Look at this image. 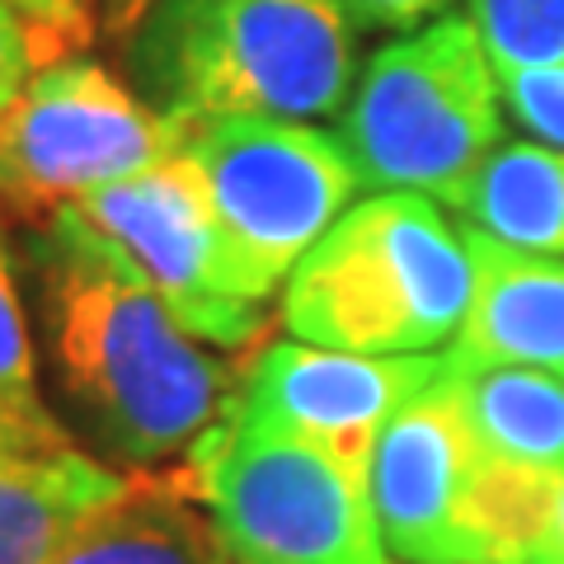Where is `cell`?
Listing matches in <instances>:
<instances>
[{
  "label": "cell",
  "mask_w": 564,
  "mask_h": 564,
  "mask_svg": "<svg viewBox=\"0 0 564 564\" xmlns=\"http://www.w3.org/2000/svg\"><path fill=\"white\" fill-rule=\"evenodd\" d=\"M24 259L57 404L104 466H161L217 429L240 391L236 367L193 339L76 207L39 217Z\"/></svg>",
  "instance_id": "cell-1"
},
{
  "label": "cell",
  "mask_w": 564,
  "mask_h": 564,
  "mask_svg": "<svg viewBox=\"0 0 564 564\" xmlns=\"http://www.w3.org/2000/svg\"><path fill=\"white\" fill-rule=\"evenodd\" d=\"M128 33L132 90L174 137L221 118L321 122L358 80L344 0H147Z\"/></svg>",
  "instance_id": "cell-2"
},
{
  "label": "cell",
  "mask_w": 564,
  "mask_h": 564,
  "mask_svg": "<svg viewBox=\"0 0 564 564\" xmlns=\"http://www.w3.org/2000/svg\"><path fill=\"white\" fill-rule=\"evenodd\" d=\"M470 250L423 193L352 203L282 282V329L339 352H437L466 321Z\"/></svg>",
  "instance_id": "cell-3"
},
{
  "label": "cell",
  "mask_w": 564,
  "mask_h": 564,
  "mask_svg": "<svg viewBox=\"0 0 564 564\" xmlns=\"http://www.w3.org/2000/svg\"><path fill=\"white\" fill-rule=\"evenodd\" d=\"M503 80L466 10L381 43L358 66L339 113V147L362 188L456 203L503 141Z\"/></svg>",
  "instance_id": "cell-4"
},
{
  "label": "cell",
  "mask_w": 564,
  "mask_h": 564,
  "mask_svg": "<svg viewBox=\"0 0 564 564\" xmlns=\"http://www.w3.org/2000/svg\"><path fill=\"white\" fill-rule=\"evenodd\" d=\"M180 480L236 564H395L362 470L231 410L188 452Z\"/></svg>",
  "instance_id": "cell-5"
},
{
  "label": "cell",
  "mask_w": 564,
  "mask_h": 564,
  "mask_svg": "<svg viewBox=\"0 0 564 564\" xmlns=\"http://www.w3.org/2000/svg\"><path fill=\"white\" fill-rule=\"evenodd\" d=\"M180 151L198 170L231 292L250 306H269L362 188L339 137L315 122H198L180 132Z\"/></svg>",
  "instance_id": "cell-6"
},
{
  "label": "cell",
  "mask_w": 564,
  "mask_h": 564,
  "mask_svg": "<svg viewBox=\"0 0 564 564\" xmlns=\"http://www.w3.org/2000/svg\"><path fill=\"white\" fill-rule=\"evenodd\" d=\"M174 151V128L128 80L85 52H66L33 70L0 118V198L39 221Z\"/></svg>",
  "instance_id": "cell-7"
},
{
  "label": "cell",
  "mask_w": 564,
  "mask_h": 564,
  "mask_svg": "<svg viewBox=\"0 0 564 564\" xmlns=\"http://www.w3.org/2000/svg\"><path fill=\"white\" fill-rule=\"evenodd\" d=\"M70 207L147 278L193 339L207 348H250L259 339L263 306L231 292L217 221L184 151L122 184L85 193Z\"/></svg>",
  "instance_id": "cell-8"
},
{
  "label": "cell",
  "mask_w": 564,
  "mask_h": 564,
  "mask_svg": "<svg viewBox=\"0 0 564 564\" xmlns=\"http://www.w3.org/2000/svg\"><path fill=\"white\" fill-rule=\"evenodd\" d=\"M480 485L485 452L466 423L462 386L443 358V372L381 429L367 470L372 513L391 560L485 564L475 527Z\"/></svg>",
  "instance_id": "cell-9"
},
{
  "label": "cell",
  "mask_w": 564,
  "mask_h": 564,
  "mask_svg": "<svg viewBox=\"0 0 564 564\" xmlns=\"http://www.w3.org/2000/svg\"><path fill=\"white\" fill-rule=\"evenodd\" d=\"M443 372V352H339L302 339L269 344L245 372L231 400L240 423L288 433L339 456L352 470H372L381 429Z\"/></svg>",
  "instance_id": "cell-10"
},
{
  "label": "cell",
  "mask_w": 564,
  "mask_h": 564,
  "mask_svg": "<svg viewBox=\"0 0 564 564\" xmlns=\"http://www.w3.org/2000/svg\"><path fill=\"white\" fill-rule=\"evenodd\" d=\"M462 240L470 250V306L447 362L564 377V259L513 250L470 226H462Z\"/></svg>",
  "instance_id": "cell-11"
},
{
  "label": "cell",
  "mask_w": 564,
  "mask_h": 564,
  "mask_svg": "<svg viewBox=\"0 0 564 564\" xmlns=\"http://www.w3.org/2000/svg\"><path fill=\"white\" fill-rule=\"evenodd\" d=\"M47 564H236L188 489L137 485L113 494L47 555Z\"/></svg>",
  "instance_id": "cell-12"
},
{
  "label": "cell",
  "mask_w": 564,
  "mask_h": 564,
  "mask_svg": "<svg viewBox=\"0 0 564 564\" xmlns=\"http://www.w3.org/2000/svg\"><path fill=\"white\" fill-rule=\"evenodd\" d=\"M122 489L128 475L80 447L0 456V564H47L70 527Z\"/></svg>",
  "instance_id": "cell-13"
},
{
  "label": "cell",
  "mask_w": 564,
  "mask_h": 564,
  "mask_svg": "<svg viewBox=\"0 0 564 564\" xmlns=\"http://www.w3.org/2000/svg\"><path fill=\"white\" fill-rule=\"evenodd\" d=\"M456 221L527 254L564 259V147L499 141L456 193Z\"/></svg>",
  "instance_id": "cell-14"
},
{
  "label": "cell",
  "mask_w": 564,
  "mask_h": 564,
  "mask_svg": "<svg viewBox=\"0 0 564 564\" xmlns=\"http://www.w3.org/2000/svg\"><path fill=\"white\" fill-rule=\"evenodd\" d=\"M503 80V109L564 147V0H462Z\"/></svg>",
  "instance_id": "cell-15"
},
{
  "label": "cell",
  "mask_w": 564,
  "mask_h": 564,
  "mask_svg": "<svg viewBox=\"0 0 564 564\" xmlns=\"http://www.w3.org/2000/svg\"><path fill=\"white\" fill-rule=\"evenodd\" d=\"M447 358V352H443ZM452 367L475 443L499 466H564V377L541 367Z\"/></svg>",
  "instance_id": "cell-16"
},
{
  "label": "cell",
  "mask_w": 564,
  "mask_h": 564,
  "mask_svg": "<svg viewBox=\"0 0 564 564\" xmlns=\"http://www.w3.org/2000/svg\"><path fill=\"white\" fill-rule=\"evenodd\" d=\"M0 400L33 404V410L47 404L39 391V352H33V329L24 315L14 259L6 250V231H0Z\"/></svg>",
  "instance_id": "cell-17"
},
{
  "label": "cell",
  "mask_w": 564,
  "mask_h": 564,
  "mask_svg": "<svg viewBox=\"0 0 564 564\" xmlns=\"http://www.w3.org/2000/svg\"><path fill=\"white\" fill-rule=\"evenodd\" d=\"M6 6L24 20L43 62L80 52L95 33V0H6Z\"/></svg>",
  "instance_id": "cell-18"
},
{
  "label": "cell",
  "mask_w": 564,
  "mask_h": 564,
  "mask_svg": "<svg viewBox=\"0 0 564 564\" xmlns=\"http://www.w3.org/2000/svg\"><path fill=\"white\" fill-rule=\"evenodd\" d=\"M513 564H564V466L536 475Z\"/></svg>",
  "instance_id": "cell-19"
},
{
  "label": "cell",
  "mask_w": 564,
  "mask_h": 564,
  "mask_svg": "<svg viewBox=\"0 0 564 564\" xmlns=\"http://www.w3.org/2000/svg\"><path fill=\"white\" fill-rule=\"evenodd\" d=\"M76 437L70 429L43 404H14V400H0V456H39V452H70Z\"/></svg>",
  "instance_id": "cell-20"
},
{
  "label": "cell",
  "mask_w": 564,
  "mask_h": 564,
  "mask_svg": "<svg viewBox=\"0 0 564 564\" xmlns=\"http://www.w3.org/2000/svg\"><path fill=\"white\" fill-rule=\"evenodd\" d=\"M39 66H43V57H39V47H33V33L24 29L20 14L0 0V118L20 99V90Z\"/></svg>",
  "instance_id": "cell-21"
},
{
  "label": "cell",
  "mask_w": 564,
  "mask_h": 564,
  "mask_svg": "<svg viewBox=\"0 0 564 564\" xmlns=\"http://www.w3.org/2000/svg\"><path fill=\"white\" fill-rule=\"evenodd\" d=\"M456 0H344L348 20L362 29H377V33H410L433 24L437 14H447Z\"/></svg>",
  "instance_id": "cell-22"
},
{
  "label": "cell",
  "mask_w": 564,
  "mask_h": 564,
  "mask_svg": "<svg viewBox=\"0 0 564 564\" xmlns=\"http://www.w3.org/2000/svg\"><path fill=\"white\" fill-rule=\"evenodd\" d=\"M104 6H109V24L113 29H132L137 14L147 10V0H104Z\"/></svg>",
  "instance_id": "cell-23"
}]
</instances>
